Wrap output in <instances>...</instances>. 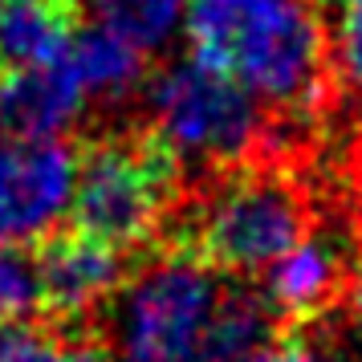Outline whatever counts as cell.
<instances>
[{"label":"cell","instance_id":"1","mask_svg":"<svg viewBox=\"0 0 362 362\" xmlns=\"http://www.w3.org/2000/svg\"><path fill=\"white\" fill-rule=\"evenodd\" d=\"M281 329L261 281L220 277L183 252L155 248L90 334L115 362H248Z\"/></svg>","mask_w":362,"mask_h":362},{"label":"cell","instance_id":"2","mask_svg":"<svg viewBox=\"0 0 362 362\" xmlns=\"http://www.w3.org/2000/svg\"><path fill=\"white\" fill-rule=\"evenodd\" d=\"M338 208L322 151H281L187 187L159 248L232 281H261Z\"/></svg>","mask_w":362,"mask_h":362},{"label":"cell","instance_id":"3","mask_svg":"<svg viewBox=\"0 0 362 362\" xmlns=\"http://www.w3.org/2000/svg\"><path fill=\"white\" fill-rule=\"evenodd\" d=\"M187 53L264 110L326 139L338 118L326 0H192Z\"/></svg>","mask_w":362,"mask_h":362},{"label":"cell","instance_id":"4","mask_svg":"<svg viewBox=\"0 0 362 362\" xmlns=\"http://www.w3.org/2000/svg\"><path fill=\"white\" fill-rule=\"evenodd\" d=\"M78 171L66 224L110 245L122 257H147L187 196V171L159 127L115 118L74 134Z\"/></svg>","mask_w":362,"mask_h":362},{"label":"cell","instance_id":"5","mask_svg":"<svg viewBox=\"0 0 362 362\" xmlns=\"http://www.w3.org/2000/svg\"><path fill=\"white\" fill-rule=\"evenodd\" d=\"M147 122L159 127L187 171V187L208 175L245 167L281 151H322V139L281 122L273 110L224 74L204 69L192 57L167 62L151 74Z\"/></svg>","mask_w":362,"mask_h":362},{"label":"cell","instance_id":"6","mask_svg":"<svg viewBox=\"0 0 362 362\" xmlns=\"http://www.w3.org/2000/svg\"><path fill=\"white\" fill-rule=\"evenodd\" d=\"M29 257L37 269L41 317L62 334H82L94 326L98 313L106 310V301L127 285L134 264L143 261V257L139 261L122 257L110 245H102L69 224L29 245Z\"/></svg>","mask_w":362,"mask_h":362},{"label":"cell","instance_id":"7","mask_svg":"<svg viewBox=\"0 0 362 362\" xmlns=\"http://www.w3.org/2000/svg\"><path fill=\"white\" fill-rule=\"evenodd\" d=\"M78 151L74 139H4L0 143V240L37 245L66 224Z\"/></svg>","mask_w":362,"mask_h":362},{"label":"cell","instance_id":"8","mask_svg":"<svg viewBox=\"0 0 362 362\" xmlns=\"http://www.w3.org/2000/svg\"><path fill=\"white\" fill-rule=\"evenodd\" d=\"M350 269H354V224L338 204L305 245L264 273L261 289L285 329H313L346 313Z\"/></svg>","mask_w":362,"mask_h":362},{"label":"cell","instance_id":"9","mask_svg":"<svg viewBox=\"0 0 362 362\" xmlns=\"http://www.w3.org/2000/svg\"><path fill=\"white\" fill-rule=\"evenodd\" d=\"M86 98L66 62L0 82V131L8 139H69V127L86 122Z\"/></svg>","mask_w":362,"mask_h":362},{"label":"cell","instance_id":"10","mask_svg":"<svg viewBox=\"0 0 362 362\" xmlns=\"http://www.w3.org/2000/svg\"><path fill=\"white\" fill-rule=\"evenodd\" d=\"M62 62H66V69L74 74V82L82 90L86 110H110V115L131 106L134 98L143 102L151 74L159 69L134 45L118 41L115 33H106L98 25H90V29L82 25Z\"/></svg>","mask_w":362,"mask_h":362},{"label":"cell","instance_id":"11","mask_svg":"<svg viewBox=\"0 0 362 362\" xmlns=\"http://www.w3.org/2000/svg\"><path fill=\"white\" fill-rule=\"evenodd\" d=\"M82 0H4L0 4V82L62 62L82 29Z\"/></svg>","mask_w":362,"mask_h":362},{"label":"cell","instance_id":"12","mask_svg":"<svg viewBox=\"0 0 362 362\" xmlns=\"http://www.w3.org/2000/svg\"><path fill=\"white\" fill-rule=\"evenodd\" d=\"M187 4L192 0H82V13L159 66L187 25Z\"/></svg>","mask_w":362,"mask_h":362},{"label":"cell","instance_id":"13","mask_svg":"<svg viewBox=\"0 0 362 362\" xmlns=\"http://www.w3.org/2000/svg\"><path fill=\"white\" fill-rule=\"evenodd\" d=\"M25 317H41L33 257L25 245L0 240V322H25Z\"/></svg>","mask_w":362,"mask_h":362},{"label":"cell","instance_id":"14","mask_svg":"<svg viewBox=\"0 0 362 362\" xmlns=\"http://www.w3.org/2000/svg\"><path fill=\"white\" fill-rule=\"evenodd\" d=\"M0 362H74L69 334L49 326L45 317L0 322Z\"/></svg>","mask_w":362,"mask_h":362},{"label":"cell","instance_id":"15","mask_svg":"<svg viewBox=\"0 0 362 362\" xmlns=\"http://www.w3.org/2000/svg\"><path fill=\"white\" fill-rule=\"evenodd\" d=\"M350 322H346V313L338 317H329L322 326L310 329V362H362L354 350H350Z\"/></svg>","mask_w":362,"mask_h":362},{"label":"cell","instance_id":"16","mask_svg":"<svg viewBox=\"0 0 362 362\" xmlns=\"http://www.w3.org/2000/svg\"><path fill=\"white\" fill-rule=\"evenodd\" d=\"M248 362H310V329H281Z\"/></svg>","mask_w":362,"mask_h":362},{"label":"cell","instance_id":"17","mask_svg":"<svg viewBox=\"0 0 362 362\" xmlns=\"http://www.w3.org/2000/svg\"><path fill=\"white\" fill-rule=\"evenodd\" d=\"M346 322L362 338V228H354V269H350V297H346Z\"/></svg>","mask_w":362,"mask_h":362},{"label":"cell","instance_id":"18","mask_svg":"<svg viewBox=\"0 0 362 362\" xmlns=\"http://www.w3.org/2000/svg\"><path fill=\"white\" fill-rule=\"evenodd\" d=\"M69 358L74 362H115V354L106 350V342L98 334L82 329V334H69Z\"/></svg>","mask_w":362,"mask_h":362},{"label":"cell","instance_id":"19","mask_svg":"<svg viewBox=\"0 0 362 362\" xmlns=\"http://www.w3.org/2000/svg\"><path fill=\"white\" fill-rule=\"evenodd\" d=\"M0 4H4V0H0Z\"/></svg>","mask_w":362,"mask_h":362}]
</instances>
